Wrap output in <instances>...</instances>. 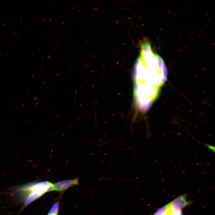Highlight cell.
Here are the masks:
<instances>
[{"instance_id":"cell-1","label":"cell","mask_w":215,"mask_h":215,"mask_svg":"<svg viewBox=\"0 0 215 215\" xmlns=\"http://www.w3.org/2000/svg\"><path fill=\"white\" fill-rule=\"evenodd\" d=\"M140 48L133 70V96L137 108L145 112L158 97L167 71L163 60L153 52L150 44H143Z\"/></svg>"},{"instance_id":"cell-2","label":"cell","mask_w":215,"mask_h":215,"mask_svg":"<svg viewBox=\"0 0 215 215\" xmlns=\"http://www.w3.org/2000/svg\"><path fill=\"white\" fill-rule=\"evenodd\" d=\"M19 191L25 199L24 204L27 205L46 193L54 191L53 184L48 181L33 182L23 185Z\"/></svg>"},{"instance_id":"cell-3","label":"cell","mask_w":215,"mask_h":215,"mask_svg":"<svg viewBox=\"0 0 215 215\" xmlns=\"http://www.w3.org/2000/svg\"><path fill=\"white\" fill-rule=\"evenodd\" d=\"M152 215H183L182 211L174 207L170 202L158 209Z\"/></svg>"},{"instance_id":"cell-4","label":"cell","mask_w":215,"mask_h":215,"mask_svg":"<svg viewBox=\"0 0 215 215\" xmlns=\"http://www.w3.org/2000/svg\"><path fill=\"white\" fill-rule=\"evenodd\" d=\"M79 184L78 178L67 179L57 182L53 184L54 191H63L71 187Z\"/></svg>"},{"instance_id":"cell-5","label":"cell","mask_w":215,"mask_h":215,"mask_svg":"<svg viewBox=\"0 0 215 215\" xmlns=\"http://www.w3.org/2000/svg\"><path fill=\"white\" fill-rule=\"evenodd\" d=\"M187 195L186 194L178 196L173 199L170 203L177 209L182 211L186 207L191 205L192 202L187 199Z\"/></svg>"},{"instance_id":"cell-6","label":"cell","mask_w":215,"mask_h":215,"mask_svg":"<svg viewBox=\"0 0 215 215\" xmlns=\"http://www.w3.org/2000/svg\"><path fill=\"white\" fill-rule=\"evenodd\" d=\"M59 202H56L55 203L50 209L48 214L52 213L58 214L59 211Z\"/></svg>"},{"instance_id":"cell-7","label":"cell","mask_w":215,"mask_h":215,"mask_svg":"<svg viewBox=\"0 0 215 215\" xmlns=\"http://www.w3.org/2000/svg\"><path fill=\"white\" fill-rule=\"evenodd\" d=\"M204 145H205L206 147H208L214 153H215V146L212 145H210L208 144H203Z\"/></svg>"},{"instance_id":"cell-8","label":"cell","mask_w":215,"mask_h":215,"mask_svg":"<svg viewBox=\"0 0 215 215\" xmlns=\"http://www.w3.org/2000/svg\"><path fill=\"white\" fill-rule=\"evenodd\" d=\"M47 215H57V214L52 213L50 214H48Z\"/></svg>"}]
</instances>
